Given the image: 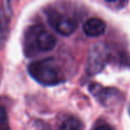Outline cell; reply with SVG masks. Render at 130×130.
<instances>
[{
  "mask_svg": "<svg viewBox=\"0 0 130 130\" xmlns=\"http://www.w3.org/2000/svg\"><path fill=\"white\" fill-rule=\"evenodd\" d=\"M28 71L38 83L45 87L55 86L61 81L60 69L52 57L31 62Z\"/></svg>",
  "mask_w": 130,
  "mask_h": 130,
  "instance_id": "6da1fadb",
  "label": "cell"
},
{
  "mask_svg": "<svg viewBox=\"0 0 130 130\" xmlns=\"http://www.w3.org/2000/svg\"><path fill=\"white\" fill-rule=\"evenodd\" d=\"M110 59V50L106 45L96 43L91 47L87 56L86 71L90 76L100 73L105 68Z\"/></svg>",
  "mask_w": 130,
  "mask_h": 130,
  "instance_id": "7a4b0ae2",
  "label": "cell"
},
{
  "mask_svg": "<svg viewBox=\"0 0 130 130\" xmlns=\"http://www.w3.org/2000/svg\"><path fill=\"white\" fill-rule=\"evenodd\" d=\"M89 91L95 99L105 107L118 104L122 99V93L113 87H104L98 83L89 86Z\"/></svg>",
  "mask_w": 130,
  "mask_h": 130,
  "instance_id": "3957f363",
  "label": "cell"
},
{
  "mask_svg": "<svg viewBox=\"0 0 130 130\" xmlns=\"http://www.w3.org/2000/svg\"><path fill=\"white\" fill-rule=\"evenodd\" d=\"M48 21L52 27H54L55 30L62 36H69L72 34L76 29L74 20L67 15L59 14L55 12H52L48 14Z\"/></svg>",
  "mask_w": 130,
  "mask_h": 130,
  "instance_id": "277c9868",
  "label": "cell"
},
{
  "mask_svg": "<svg viewBox=\"0 0 130 130\" xmlns=\"http://www.w3.org/2000/svg\"><path fill=\"white\" fill-rule=\"evenodd\" d=\"M42 27V25L36 24L28 28L26 30L24 36V53L28 57H32L38 54V49L37 46V37Z\"/></svg>",
  "mask_w": 130,
  "mask_h": 130,
  "instance_id": "5b68a950",
  "label": "cell"
},
{
  "mask_svg": "<svg viewBox=\"0 0 130 130\" xmlns=\"http://www.w3.org/2000/svg\"><path fill=\"white\" fill-rule=\"evenodd\" d=\"M56 38L49 31L45 30L44 27L41 28L37 37V46L38 52H49L53 50L55 46Z\"/></svg>",
  "mask_w": 130,
  "mask_h": 130,
  "instance_id": "8992f818",
  "label": "cell"
},
{
  "mask_svg": "<svg viewBox=\"0 0 130 130\" xmlns=\"http://www.w3.org/2000/svg\"><path fill=\"white\" fill-rule=\"evenodd\" d=\"M106 24L102 19L90 18L84 23L83 30L88 37H99L104 33Z\"/></svg>",
  "mask_w": 130,
  "mask_h": 130,
  "instance_id": "52a82bcc",
  "label": "cell"
},
{
  "mask_svg": "<svg viewBox=\"0 0 130 130\" xmlns=\"http://www.w3.org/2000/svg\"><path fill=\"white\" fill-rule=\"evenodd\" d=\"M9 32V19L3 10H0V46L6 42Z\"/></svg>",
  "mask_w": 130,
  "mask_h": 130,
  "instance_id": "ba28073f",
  "label": "cell"
},
{
  "mask_svg": "<svg viewBox=\"0 0 130 130\" xmlns=\"http://www.w3.org/2000/svg\"><path fill=\"white\" fill-rule=\"evenodd\" d=\"M81 121L75 117H69L61 125V130H80Z\"/></svg>",
  "mask_w": 130,
  "mask_h": 130,
  "instance_id": "9c48e42d",
  "label": "cell"
},
{
  "mask_svg": "<svg viewBox=\"0 0 130 130\" xmlns=\"http://www.w3.org/2000/svg\"><path fill=\"white\" fill-rule=\"evenodd\" d=\"M0 130H11L6 110L0 104Z\"/></svg>",
  "mask_w": 130,
  "mask_h": 130,
  "instance_id": "30bf717a",
  "label": "cell"
},
{
  "mask_svg": "<svg viewBox=\"0 0 130 130\" xmlns=\"http://www.w3.org/2000/svg\"><path fill=\"white\" fill-rule=\"evenodd\" d=\"M95 130H111L108 126H105V125H103V126H99L98 127H96Z\"/></svg>",
  "mask_w": 130,
  "mask_h": 130,
  "instance_id": "8fae6325",
  "label": "cell"
},
{
  "mask_svg": "<svg viewBox=\"0 0 130 130\" xmlns=\"http://www.w3.org/2000/svg\"><path fill=\"white\" fill-rule=\"evenodd\" d=\"M105 1H107V2H115L117 0H105Z\"/></svg>",
  "mask_w": 130,
  "mask_h": 130,
  "instance_id": "7c38bea8",
  "label": "cell"
}]
</instances>
